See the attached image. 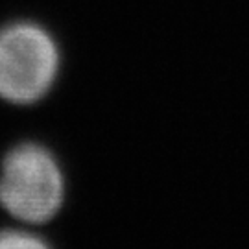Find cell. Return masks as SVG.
I'll return each mask as SVG.
<instances>
[{"label":"cell","instance_id":"cell-3","mask_svg":"<svg viewBox=\"0 0 249 249\" xmlns=\"http://www.w3.org/2000/svg\"><path fill=\"white\" fill-rule=\"evenodd\" d=\"M0 249H52L50 244L32 232L4 229L0 231Z\"/></svg>","mask_w":249,"mask_h":249},{"label":"cell","instance_id":"cell-2","mask_svg":"<svg viewBox=\"0 0 249 249\" xmlns=\"http://www.w3.org/2000/svg\"><path fill=\"white\" fill-rule=\"evenodd\" d=\"M59 48L45 28L15 22L0 30V98L30 106L52 89L59 74Z\"/></svg>","mask_w":249,"mask_h":249},{"label":"cell","instance_id":"cell-1","mask_svg":"<svg viewBox=\"0 0 249 249\" xmlns=\"http://www.w3.org/2000/svg\"><path fill=\"white\" fill-rule=\"evenodd\" d=\"M65 197L61 166L46 146L22 142L0 164V205L22 222L45 223L59 213Z\"/></svg>","mask_w":249,"mask_h":249}]
</instances>
